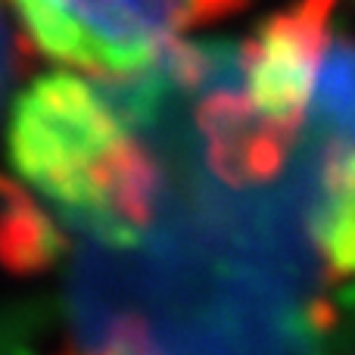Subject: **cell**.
<instances>
[{"label":"cell","instance_id":"cell-1","mask_svg":"<svg viewBox=\"0 0 355 355\" xmlns=\"http://www.w3.org/2000/svg\"><path fill=\"white\" fill-rule=\"evenodd\" d=\"M6 147L19 181L97 240H135L156 218L159 153L103 78H35L16 97Z\"/></svg>","mask_w":355,"mask_h":355},{"label":"cell","instance_id":"cell-3","mask_svg":"<svg viewBox=\"0 0 355 355\" xmlns=\"http://www.w3.org/2000/svg\"><path fill=\"white\" fill-rule=\"evenodd\" d=\"M309 231L334 277L355 275V41L334 35L302 128Z\"/></svg>","mask_w":355,"mask_h":355},{"label":"cell","instance_id":"cell-2","mask_svg":"<svg viewBox=\"0 0 355 355\" xmlns=\"http://www.w3.org/2000/svg\"><path fill=\"white\" fill-rule=\"evenodd\" d=\"M25 50L103 81L131 78L184 44V35L250 0H6Z\"/></svg>","mask_w":355,"mask_h":355},{"label":"cell","instance_id":"cell-4","mask_svg":"<svg viewBox=\"0 0 355 355\" xmlns=\"http://www.w3.org/2000/svg\"><path fill=\"white\" fill-rule=\"evenodd\" d=\"M22 56H25V44L19 37L16 25L6 22L3 10H0V103H3L6 91H10L16 72L22 69Z\"/></svg>","mask_w":355,"mask_h":355}]
</instances>
